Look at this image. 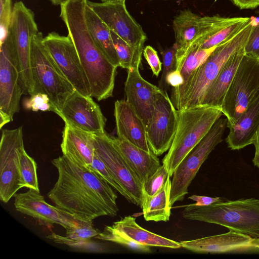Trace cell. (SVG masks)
<instances>
[{
  "mask_svg": "<svg viewBox=\"0 0 259 259\" xmlns=\"http://www.w3.org/2000/svg\"><path fill=\"white\" fill-rule=\"evenodd\" d=\"M52 163L58 177L48 197L56 206L85 221L117 215V195L109 184L64 155Z\"/></svg>",
  "mask_w": 259,
  "mask_h": 259,
  "instance_id": "obj_1",
  "label": "cell"
},
{
  "mask_svg": "<svg viewBox=\"0 0 259 259\" xmlns=\"http://www.w3.org/2000/svg\"><path fill=\"white\" fill-rule=\"evenodd\" d=\"M87 0H68L62 4L60 16L77 50L91 88V96L98 101L113 95L116 68L94 41L87 25Z\"/></svg>",
  "mask_w": 259,
  "mask_h": 259,
  "instance_id": "obj_2",
  "label": "cell"
},
{
  "mask_svg": "<svg viewBox=\"0 0 259 259\" xmlns=\"http://www.w3.org/2000/svg\"><path fill=\"white\" fill-rule=\"evenodd\" d=\"M252 28L250 19L248 24L237 34L217 46L183 84L172 87L170 99L178 111L200 105L207 89L229 58L245 47Z\"/></svg>",
  "mask_w": 259,
  "mask_h": 259,
  "instance_id": "obj_3",
  "label": "cell"
},
{
  "mask_svg": "<svg viewBox=\"0 0 259 259\" xmlns=\"http://www.w3.org/2000/svg\"><path fill=\"white\" fill-rule=\"evenodd\" d=\"M185 207L184 218L222 226L229 231L259 238V199L241 198L230 200L222 198L210 205Z\"/></svg>",
  "mask_w": 259,
  "mask_h": 259,
  "instance_id": "obj_4",
  "label": "cell"
},
{
  "mask_svg": "<svg viewBox=\"0 0 259 259\" xmlns=\"http://www.w3.org/2000/svg\"><path fill=\"white\" fill-rule=\"evenodd\" d=\"M178 112L176 132L168 152L162 160L170 177L222 114L220 109L204 105L184 108Z\"/></svg>",
  "mask_w": 259,
  "mask_h": 259,
  "instance_id": "obj_5",
  "label": "cell"
},
{
  "mask_svg": "<svg viewBox=\"0 0 259 259\" xmlns=\"http://www.w3.org/2000/svg\"><path fill=\"white\" fill-rule=\"evenodd\" d=\"M38 32L32 39L31 58L35 94H47L53 110L57 114L75 89L67 80L42 44Z\"/></svg>",
  "mask_w": 259,
  "mask_h": 259,
  "instance_id": "obj_6",
  "label": "cell"
},
{
  "mask_svg": "<svg viewBox=\"0 0 259 259\" xmlns=\"http://www.w3.org/2000/svg\"><path fill=\"white\" fill-rule=\"evenodd\" d=\"M33 12L21 1L13 7L9 34L16 51L19 68L20 83L23 95L35 94L31 58V45L38 32Z\"/></svg>",
  "mask_w": 259,
  "mask_h": 259,
  "instance_id": "obj_7",
  "label": "cell"
},
{
  "mask_svg": "<svg viewBox=\"0 0 259 259\" xmlns=\"http://www.w3.org/2000/svg\"><path fill=\"white\" fill-rule=\"evenodd\" d=\"M227 127V119L219 118L207 133L182 160L173 172L171 181L169 204L172 207L177 201H183L188 189L202 164L215 147L223 141Z\"/></svg>",
  "mask_w": 259,
  "mask_h": 259,
  "instance_id": "obj_8",
  "label": "cell"
},
{
  "mask_svg": "<svg viewBox=\"0 0 259 259\" xmlns=\"http://www.w3.org/2000/svg\"><path fill=\"white\" fill-rule=\"evenodd\" d=\"M239 17L226 18L219 15L200 16L189 9L181 11L172 22L177 47V70L185 59L189 48L199 46L223 27L236 21Z\"/></svg>",
  "mask_w": 259,
  "mask_h": 259,
  "instance_id": "obj_9",
  "label": "cell"
},
{
  "mask_svg": "<svg viewBox=\"0 0 259 259\" xmlns=\"http://www.w3.org/2000/svg\"><path fill=\"white\" fill-rule=\"evenodd\" d=\"M259 91V59L244 54L225 95L221 111L233 124Z\"/></svg>",
  "mask_w": 259,
  "mask_h": 259,
  "instance_id": "obj_10",
  "label": "cell"
},
{
  "mask_svg": "<svg viewBox=\"0 0 259 259\" xmlns=\"http://www.w3.org/2000/svg\"><path fill=\"white\" fill-rule=\"evenodd\" d=\"M95 151L126 195V200L142 208L143 185L130 167L113 137L105 132L94 134Z\"/></svg>",
  "mask_w": 259,
  "mask_h": 259,
  "instance_id": "obj_11",
  "label": "cell"
},
{
  "mask_svg": "<svg viewBox=\"0 0 259 259\" xmlns=\"http://www.w3.org/2000/svg\"><path fill=\"white\" fill-rule=\"evenodd\" d=\"M22 94L19 68L15 48L9 33L1 44L0 52V128L13 121L20 110Z\"/></svg>",
  "mask_w": 259,
  "mask_h": 259,
  "instance_id": "obj_12",
  "label": "cell"
},
{
  "mask_svg": "<svg viewBox=\"0 0 259 259\" xmlns=\"http://www.w3.org/2000/svg\"><path fill=\"white\" fill-rule=\"evenodd\" d=\"M24 148L22 127L3 130L0 143V199L4 203L24 187L20 172V156Z\"/></svg>",
  "mask_w": 259,
  "mask_h": 259,
  "instance_id": "obj_13",
  "label": "cell"
},
{
  "mask_svg": "<svg viewBox=\"0 0 259 259\" xmlns=\"http://www.w3.org/2000/svg\"><path fill=\"white\" fill-rule=\"evenodd\" d=\"M42 44L75 90L84 96H91L89 82L70 36L51 32L43 38Z\"/></svg>",
  "mask_w": 259,
  "mask_h": 259,
  "instance_id": "obj_14",
  "label": "cell"
},
{
  "mask_svg": "<svg viewBox=\"0 0 259 259\" xmlns=\"http://www.w3.org/2000/svg\"><path fill=\"white\" fill-rule=\"evenodd\" d=\"M178 124V112L166 91L158 93L152 116L146 126L150 150L157 156L170 148Z\"/></svg>",
  "mask_w": 259,
  "mask_h": 259,
  "instance_id": "obj_15",
  "label": "cell"
},
{
  "mask_svg": "<svg viewBox=\"0 0 259 259\" xmlns=\"http://www.w3.org/2000/svg\"><path fill=\"white\" fill-rule=\"evenodd\" d=\"M14 197L16 210L33 218L40 225L49 227L58 224L67 230L93 221L82 220L57 206L49 204L40 192L33 189L29 188L25 192L16 193Z\"/></svg>",
  "mask_w": 259,
  "mask_h": 259,
  "instance_id": "obj_16",
  "label": "cell"
},
{
  "mask_svg": "<svg viewBox=\"0 0 259 259\" xmlns=\"http://www.w3.org/2000/svg\"><path fill=\"white\" fill-rule=\"evenodd\" d=\"M109 29L131 47L144 48L147 38L141 25L130 14L124 4L87 1Z\"/></svg>",
  "mask_w": 259,
  "mask_h": 259,
  "instance_id": "obj_17",
  "label": "cell"
},
{
  "mask_svg": "<svg viewBox=\"0 0 259 259\" xmlns=\"http://www.w3.org/2000/svg\"><path fill=\"white\" fill-rule=\"evenodd\" d=\"M65 123L93 134L104 133L106 119L91 96L77 91L71 95L57 114Z\"/></svg>",
  "mask_w": 259,
  "mask_h": 259,
  "instance_id": "obj_18",
  "label": "cell"
},
{
  "mask_svg": "<svg viewBox=\"0 0 259 259\" xmlns=\"http://www.w3.org/2000/svg\"><path fill=\"white\" fill-rule=\"evenodd\" d=\"M180 243L181 247L199 253L259 254V238L231 231Z\"/></svg>",
  "mask_w": 259,
  "mask_h": 259,
  "instance_id": "obj_19",
  "label": "cell"
},
{
  "mask_svg": "<svg viewBox=\"0 0 259 259\" xmlns=\"http://www.w3.org/2000/svg\"><path fill=\"white\" fill-rule=\"evenodd\" d=\"M139 67L128 70L124 92L126 102L146 127L152 116L157 95L161 89L145 80L140 73Z\"/></svg>",
  "mask_w": 259,
  "mask_h": 259,
  "instance_id": "obj_20",
  "label": "cell"
},
{
  "mask_svg": "<svg viewBox=\"0 0 259 259\" xmlns=\"http://www.w3.org/2000/svg\"><path fill=\"white\" fill-rule=\"evenodd\" d=\"M114 115L118 138L125 139L145 151H151L148 143L146 126L126 100L115 101Z\"/></svg>",
  "mask_w": 259,
  "mask_h": 259,
  "instance_id": "obj_21",
  "label": "cell"
},
{
  "mask_svg": "<svg viewBox=\"0 0 259 259\" xmlns=\"http://www.w3.org/2000/svg\"><path fill=\"white\" fill-rule=\"evenodd\" d=\"M94 134L65 123L61 148L63 155L90 169L95 154Z\"/></svg>",
  "mask_w": 259,
  "mask_h": 259,
  "instance_id": "obj_22",
  "label": "cell"
},
{
  "mask_svg": "<svg viewBox=\"0 0 259 259\" xmlns=\"http://www.w3.org/2000/svg\"><path fill=\"white\" fill-rule=\"evenodd\" d=\"M227 127L229 133L226 142L231 150H240L252 144L259 130V91L245 110Z\"/></svg>",
  "mask_w": 259,
  "mask_h": 259,
  "instance_id": "obj_23",
  "label": "cell"
},
{
  "mask_svg": "<svg viewBox=\"0 0 259 259\" xmlns=\"http://www.w3.org/2000/svg\"><path fill=\"white\" fill-rule=\"evenodd\" d=\"M113 138L128 164L144 185L161 165L157 156L125 139Z\"/></svg>",
  "mask_w": 259,
  "mask_h": 259,
  "instance_id": "obj_24",
  "label": "cell"
},
{
  "mask_svg": "<svg viewBox=\"0 0 259 259\" xmlns=\"http://www.w3.org/2000/svg\"><path fill=\"white\" fill-rule=\"evenodd\" d=\"M108 226L117 233L138 244L171 249L181 247L180 242L144 229L137 223L135 218L130 215L124 217Z\"/></svg>",
  "mask_w": 259,
  "mask_h": 259,
  "instance_id": "obj_25",
  "label": "cell"
},
{
  "mask_svg": "<svg viewBox=\"0 0 259 259\" xmlns=\"http://www.w3.org/2000/svg\"><path fill=\"white\" fill-rule=\"evenodd\" d=\"M244 48L234 53L207 89L199 105L220 109L237 67L245 54Z\"/></svg>",
  "mask_w": 259,
  "mask_h": 259,
  "instance_id": "obj_26",
  "label": "cell"
},
{
  "mask_svg": "<svg viewBox=\"0 0 259 259\" xmlns=\"http://www.w3.org/2000/svg\"><path fill=\"white\" fill-rule=\"evenodd\" d=\"M85 17L88 30L95 44L116 67L120 66L110 30L86 3Z\"/></svg>",
  "mask_w": 259,
  "mask_h": 259,
  "instance_id": "obj_27",
  "label": "cell"
},
{
  "mask_svg": "<svg viewBox=\"0 0 259 259\" xmlns=\"http://www.w3.org/2000/svg\"><path fill=\"white\" fill-rule=\"evenodd\" d=\"M170 177L168 176L161 189L151 196L144 197L142 213L147 221L167 222L169 220L171 207L169 199Z\"/></svg>",
  "mask_w": 259,
  "mask_h": 259,
  "instance_id": "obj_28",
  "label": "cell"
},
{
  "mask_svg": "<svg viewBox=\"0 0 259 259\" xmlns=\"http://www.w3.org/2000/svg\"><path fill=\"white\" fill-rule=\"evenodd\" d=\"M110 33L119 58L120 67L128 70L140 67L144 48H134L113 31L110 30Z\"/></svg>",
  "mask_w": 259,
  "mask_h": 259,
  "instance_id": "obj_29",
  "label": "cell"
},
{
  "mask_svg": "<svg viewBox=\"0 0 259 259\" xmlns=\"http://www.w3.org/2000/svg\"><path fill=\"white\" fill-rule=\"evenodd\" d=\"M250 17H239L236 21L223 27L198 46L200 49H208L223 44L235 36L250 22Z\"/></svg>",
  "mask_w": 259,
  "mask_h": 259,
  "instance_id": "obj_30",
  "label": "cell"
},
{
  "mask_svg": "<svg viewBox=\"0 0 259 259\" xmlns=\"http://www.w3.org/2000/svg\"><path fill=\"white\" fill-rule=\"evenodd\" d=\"M215 47L200 49L198 46L193 45L188 49L186 58L178 70L183 78V84L187 80L191 73L207 59Z\"/></svg>",
  "mask_w": 259,
  "mask_h": 259,
  "instance_id": "obj_31",
  "label": "cell"
},
{
  "mask_svg": "<svg viewBox=\"0 0 259 259\" xmlns=\"http://www.w3.org/2000/svg\"><path fill=\"white\" fill-rule=\"evenodd\" d=\"M20 172L24 187L31 188L39 191L37 175V164L24 148L20 156Z\"/></svg>",
  "mask_w": 259,
  "mask_h": 259,
  "instance_id": "obj_32",
  "label": "cell"
},
{
  "mask_svg": "<svg viewBox=\"0 0 259 259\" xmlns=\"http://www.w3.org/2000/svg\"><path fill=\"white\" fill-rule=\"evenodd\" d=\"M103 241H110L122 245L132 250L142 253H150L151 250L149 246L137 243L113 231L106 226L102 232L95 237Z\"/></svg>",
  "mask_w": 259,
  "mask_h": 259,
  "instance_id": "obj_33",
  "label": "cell"
},
{
  "mask_svg": "<svg viewBox=\"0 0 259 259\" xmlns=\"http://www.w3.org/2000/svg\"><path fill=\"white\" fill-rule=\"evenodd\" d=\"M46 238L57 243L65 244L77 250L84 251L101 252L105 250L104 246L90 239L76 240L62 236L55 233L48 235Z\"/></svg>",
  "mask_w": 259,
  "mask_h": 259,
  "instance_id": "obj_34",
  "label": "cell"
},
{
  "mask_svg": "<svg viewBox=\"0 0 259 259\" xmlns=\"http://www.w3.org/2000/svg\"><path fill=\"white\" fill-rule=\"evenodd\" d=\"M177 47L174 44L172 47L167 48L161 52L163 68L160 80L159 81L158 87L161 90L166 91L167 88L165 82L167 75L170 72L177 70Z\"/></svg>",
  "mask_w": 259,
  "mask_h": 259,
  "instance_id": "obj_35",
  "label": "cell"
},
{
  "mask_svg": "<svg viewBox=\"0 0 259 259\" xmlns=\"http://www.w3.org/2000/svg\"><path fill=\"white\" fill-rule=\"evenodd\" d=\"M90 170L109 184L126 199V195L118 183L115 180L106 165L95 151Z\"/></svg>",
  "mask_w": 259,
  "mask_h": 259,
  "instance_id": "obj_36",
  "label": "cell"
},
{
  "mask_svg": "<svg viewBox=\"0 0 259 259\" xmlns=\"http://www.w3.org/2000/svg\"><path fill=\"white\" fill-rule=\"evenodd\" d=\"M168 176L165 166L161 165L143 185L144 197L151 196L158 192L164 185Z\"/></svg>",
  "mask_w": 259,
  "mask_h": 259,
  "instance_id": "obj_37",
  "label": "cell"
},
{
  "mask_svg": "<svg viewBox=\"0 0 259 259\" xmlns=\"http://www.w3.org/2000/svg\"><path fill=\"white\" fill-rule=\"evenodd\" d=\"M66 237L72 239L86 240L95 237L100 233V230L94 228L93 221L89 223L67 229Z\"/></svg>",
  "mask_w": 259,
  "mask_h": 259,
  "instance_id": "obj_38",
  "label": "cell"
},
{
  "mask_svg": "<svg viewBox=\"0 0 259 259\" xmlns=\"http://www.w3.org/2000/svg\"><path fill=\"white\" fill-rule=\"evenodd\" d=\"M252 28L244 48L245 54L259 59V16L250 17Z\"/></svg>",
  "mask_w": 259,
  "mask_h": 259,
  "instance_id": "obj_39",
  "label": "cell"
},
{
  "mask_svg": "<svg viewBox=\"0 0 259 259\" xmlns=\"http://www.w3.org/2000/svg\"><path fill=\"white\" fill-rule=\"evenodd\" d=\"M12 9L11 0H0V45L9 34Z\"/></svg>",
  "mask_w": 259,
  "mask_h": 259,
  "instance_id": "obj_40",
  "label": "cell"
},
{
  "mask_svg": "<svg viewBox=\"0 0 259 259\" xmlns=\"http://www.w3.org/2000/svg\"><path fill=\"white\" fill-rule=\"evenodd\" d=\"M143 53L153 73L158 76L161 71V62L157 51L151 46H147L144 48Z\"/></svg>",
  "mask_w": 259,
  "mask_h": 259,
  "instance_id": "obj_41",
  "label": "cell"
},
{
  "mask_svg": "<svg viewBox=\"0 0 259 259\" xmlns=\"http://www.w3.org/2000/svg\"><path fill=\"white\" fill-rule=\"evenodd\" d=\"M48 102H50V99L47 94L37 93L24 102V107L26 109H31L33 111L37 112L39 105Z\"/></svg>",
  "mask_w": 259,
  "mask_h": 259,
  "instance_id": "obj_42",
  "label": "cell"
},
{
  "mask_svg": "<svg viewBox=\"0 0 259 259\" xmlns=\"http://www.w3.org/2000/svg\"><path fill=\"white\" fill-rule=\"evenodd\" d=\"M222 198L219 197H211L205 196L193 195L188 197L195 202L192 204L198 206H206L220 200Z\"/></svg>",
  "mask_w": 259,
  "mask_h": 259,
  "instance_id": "obj_43",
  "label": "cell"
},
{
  "mask_svg": "<svg viewBox=\"0 0 259 259\" xmlns=\"http://www.w3.org/2000/svg\"><path fill=\"white\" fill-rule=\"evenodd\" d=\"M165 82L167 87L169 85L172 87H176L183 84V78L180 72L177 70L168 73L165 78Z\"/></svg>",
  "mask_w": 259,
  "mask_h": 259,
  "instance_id": "obj_44",
  "label": "cell"
},
{
  "mask_svg": "<svg viewBox=\"0 0 259 259\" xmlns=\"http://www.w3.org/2000/svg\"><path fill=\"white\" fill-rule=\"evenodd\" d=\"M240 9H253L259 7V0H231Z\"/></svg>",
  "mask_w": 259,
  "mask_h": 259,
  "instance_id": "obj_45",
  "label": "cell"
},
{
  "mask_svg": "<svg viewBox=\"0 0 259 259\" xmlns=\"http://www.w3.org/2000/svg\"><path fill=\"white\" fill-rule=\"evenodd\" d=\"M252 144L255 147V153L252 159L253 165L259 168V130L257 131Z\"/></svg>",
  "mask_w": 259,
  "mask_h": 259,
  "instance_id": "obj_46",
  "label": "cell"
},
{
  "mask_svg": "<svg viewBox=\"0 0 259 259\" xmlns=\"http://www.w3.org/2000/svg\"><path fill=\"white\" fill-rule=\"evenodd\" d=\"M102 3H111L124 4L125 0H101Z\"/></svg>",
  "mask_w": 259,
  "mask_h": 259,
  "instance_id": "obj_47",
  "label": "cell"
},
{
  "mask_svg": "<svg viewBox=\"0 0 259 259\" xmlns=\"http://www.w3.org/2000/svg\"><path fill=\"white\" fill-rule=\"evenodd\" d=\"M54 5H61L68 0H50Z\"/></svg>",
  "mask_w": 259,
  "mask_h": 259,
  "instance_id": "obj_48",
  "label": "cell"
},
{
  "mask_svg": "<svg viewBox=\"0 0 259 259\" xmlns=\"http://www.w3.org/2000/svg\"><path fill=\"white\" fill-rule=\"evenodd\" d=\"M259 12V11H258ZM258 14H259V12H258Z\"/></svg>",
  "mask_w": 259,
  "mask_h": 259,
  "instance_id": "obj_49",
  "label": "cell"
}]
</instances>
